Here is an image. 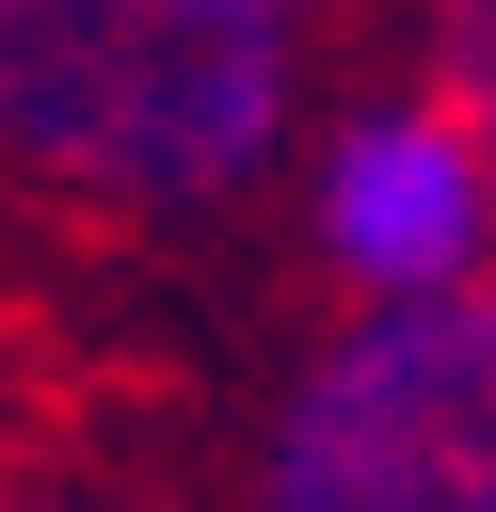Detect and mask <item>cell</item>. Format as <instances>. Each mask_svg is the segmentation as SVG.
<instances>
[{
  "mask_svg": "<svg viewBox=\"0 0 496 512\" xmlns=\"http://www.w3.org/2000/svg\"><path fill=\"white\" fill-rule=\"evenodd\" d=\"M0 512H176V496H144V480H112V464H16Z\"/></svg>",
  "mask_w": 496,
  "mask_h": 512,
  "instance_id": "5b68a950",
  "label": "cell"
},
{
  "mask_svg": "<svg viewBox=\"0 0 496 512\" xmlns=\"http://www.w3.org/2000/svg\"><path fill=\"white\" fill-rule=\"evenodd\" d=\"M320 0H0V176L64 224L176 240L288 176Z\"/></svg>",
  "mask_w": 496,
  "mask_h": 512,
  "instance_id": "6da1fadb",
  "label": "cell"
},
{
  "mask_svg": "<svg viewBox=\"0 0 496 512\" xmlns=\"http://www.w3.org/2000/svg\"><path fill=\"white\" fill-rule=\"evenodd\" d=\"M240 512H496V272L448 304H336L240 432Z\"/></svg>",
  "mask_w": 496,
  "mask_h": 512,
  "instance_id": "7a4b0ae2",
  "label": "cell"
},
{
  "mask_svg": "<svg viewBox=\"0 0 496 512\" xmlns=\"http://www.w3.org/2000/svg\"><path fill=\"white\" fill-rule=\"evenodd\" d=\"M416 80L496 128V0H416Z\"/></svg>",
  "mask_w": 496,
  "mask_h": 512,
  "instance_id": "277c9868",
  "label": "cell"
},
{
  "mask_svg": "<svg viewBox=\"0 0 496 512\" xmlns=\"http://www.w3.org/2000/svg\"><path fill=\"white\" fill-rule=\"evenodd\" d=\"M288 208H304V256L336 304H448L496 272V128L432 80H368V96L304 112Z\"/></svg>",
  "mask_w": 496,
  "mask_h": 512,
  "instance_id": "3957f363",
  "label": "cell"
}]
</instances>
